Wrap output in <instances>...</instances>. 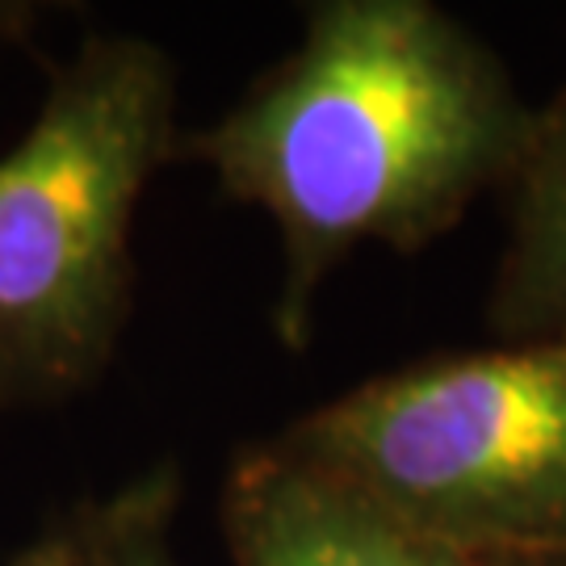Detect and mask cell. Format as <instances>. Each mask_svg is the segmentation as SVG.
Segmentation results:
<instances>
[{"label": "cell", "instance_id": "cell-4", "mask_svg": "<svg viewBox=\"0 0 566 566\" xmlns=\"http://www.w3.org/2000/svg\"><path fill=\"white\" fill-rule=\"evenodd\" d=\"M219 533L231 566H474L277 437L227 462Z\"/></svg>", "mask_w": 566, "mask_h": 566}, {"label": "cell", "instance_id": "cell-3", "mask_svg": "<svg viewBox=\"0 0 566 566\" xmlns=\"http://www.w3.org/2000/svg\"><path fill=\"white\" fill-rule=\"evenodd\" d=\"M273 437L465 558H566V332L365 378Z\"/></svg>", "mask_w": 566, "mask_h": 566}, {"label": "cell", "instance_id": "cell-9", "mask_svg": "<svg viewBox=\"0 0 566 566\" xmlns=\"http://www.w3.org/2000/svg\"><path fill=\"white\" fill-rule=\"evenodd\" d=\"M474 566H566V558H549V554H486V558H474Z\"/></svg>", "mask_w": 566, "mask_h": 566}, {"label": "cell", "instance_id": "cell-1", "mask_svg": "<svg viewBox=\"0 0 566 566\" xmlns=\"http://www.w3.org/2000/svg\"><path fill=\"white\" fill-rule=\"evenodd\" d=\"M533 105L500 51L432 0H319L303 39L214 122L181 135L231 202L277 231L269 324L303 353L327 277L365 243L420 256L504 193Z\"/></svg>", "mask_w": 566, "mask_h": 566}, {"label": "cell", "instance_id": "cell-6", "mask_svg": "<svg viewBox=\"0 0 566 566\" xmlns=\"http://www.w3.org/2000/svg\"><path fill=\"white\" fill-rule=\"evenodd\" d=\"M181 495V465L164 458L102 500H81L84 546L76 566H181L172 549Z\"/></svg>", "mask_w": 566, "mask_h": 566}, {"label": "cell", "instance_id": "cell-5", "mask_svg": "<svg viewBox=\"0 0 566 566\" xmlns=\"http://www.w3.org/2000/svg\"><path fill=\"white\" fill-rule=\"evenodd\" d=\"M507 198L504 252L486 294L495 340H537L566 332V81L533 105L525 156Z\"/></svg>", "mask_w": 566, "mask_h": 566}, {"label": "cell", "instance_id": "cell-7", "mask_svg": "<svg viewBox=\"0 0 566 566\" xmlns=\"http://www.w3.org/2000/svg\"><path fill=\"white\" fill-rule=\"evenodd\" d=\"M81 546H84V504L76 500L55 521H46L18 554H9L4 566H76Z\"/></svg>", "mask_w": 566, "mask_h": 566}, {"label": "cell", "instance_id": "cell-8", "mask_svg": "<svg viewBox=\"0 0 566 566\" xmlns=\"http://www.w3.org/2000/svg\"><path fill=\"white\" fill-rule=\"evenodd\" d=\"M39 21H42V4H30V0H0V42L25 46Z\"/></svg>", "mask_w": 566, "mask_h": 566}, {"label": "cell", "instance_id": "cell-2", "mask_svg": "<svg viewBox=\"0 0 566 566\" xmlns=\"http://www.w3.org/2000/svg\"><path fill=\"white\" fill-rule=\"evenodd\" d=\"M181 72L143 34H93L0 156V407L105 378L135 311V214L177 160Z\"/></svg>", "mask_w": 566, "mask_h": 566}]
</instances>
